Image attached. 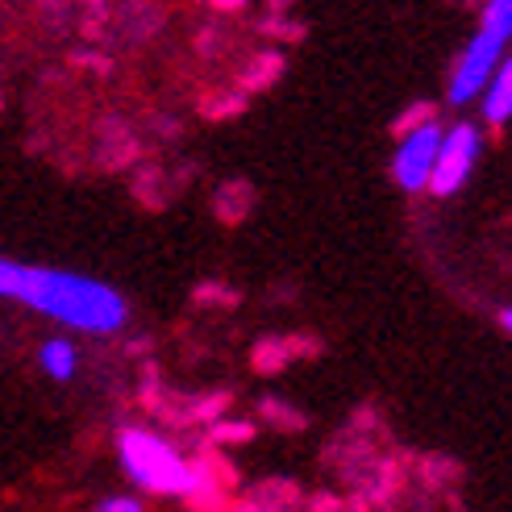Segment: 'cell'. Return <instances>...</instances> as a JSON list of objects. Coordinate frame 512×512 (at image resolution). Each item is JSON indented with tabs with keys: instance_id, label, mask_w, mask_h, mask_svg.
Segmentation results:
<instances>
[{
	"instance_id": "15",
	"label": "cell",
	"mask_w": 512,
	"mask_h": 512,
	"mask_svg": "<svg viewBox=\"0 0 512 512\" xmlns=\"http://www.w3.org/2000/svg\"><path fill=\"white\" fill-rule=\"evenodd\" d=\"M259 417H263V421H271L279 433H300L304 425H309V417H304L300 408H292L288 400H279V396L259 400Z\"/></svg>"
},
{
	"instance_id": "22",
	"label": "cell",
	"mask_w": 512,
	"mask_h": 512,
	"mask_svg": "<svg viewBox=\"0 0 512 512\" xmlns=\"http://www.w3.org/2000/svg\"><path fill=\"white\" fill-rule=\"evenodd\" d=\"M38 17L50 25L55 34H63V30H71V0H38Z\"/></svg>"
},
{
	"instance_id": "24",
	"label": "cell",
	"mask_w": 512,
	"mask_h": 512,
	"mask_svg": "<svg viewBox=\"0 0 512 512\" xmlns=\"http://www.w3.org/2000/svg\"><path fill=\"white\" fill-rule=\"evenodd\" d=\"M192 296H196V304H225V309H229V304H238V300H242L234 288L217 284V279H209V284H200Z\"/></svg>"
},
{
	"instance_id": "2",
	"label": "cell",
	"mask_w": 512,
	"mask_h": 512,
	"mask_svg": "<svg viewBox=\"0 0 512 512\" xmlns=\"http://www.w3.org/2000/svg\"><path fill=\"white\" fill-rule=\"evenodd\" d=\"M121 463L130 471V479H138L142 488L155 496H188L192 492L188 458H179L175 446H167L163 438H155V433H146V429L121 433Z\"/></svg>"
},
{
	"instance_id": "30",
	"label": "cell",
	"mask_w": 512,
	"mask_h": 512,
	"mask_svg": "<svg viewBox=\"0 0 512 512\" xmlns=\"http://www.w3.org/2000/svg\"><path fill=\"white\" fill-rule=\"evenodd\" d=\"M80 5H84V9H109L105 0H80Z\"/></svg>"
},
{
	"instance_id": "8",
	"label": "cell",
	"mask_w": 512,
	"mask_h": 512,
	"mask_svg": "<svg viewBox=\"0 0 512 512\" xmlns=\"http://www.w3.org/2000/svg\"><path fill=\"white\" fill-rule=\"evenodd\" d=\"M300 504H304V492L292 479H263L250 492L234 496V508H300Z\"/></svg>"
},
{
	"instance_id": "1",
	"label": "cell",
	"mask_w": 512,
	"mask_h": 512,
	"mask_svg": "<svg viewBox=\"0 0 512 512\" xmlns=\"http://www.w3.org/2000/svg\"><path fill=\"white\" fill-rule=\"evenodd\" d=\"M0 296H13L63 325L88 329V334H113L125 325V300L113 288L50 267H21L0 259Z\"/></svg>"
},
{
	"instance_id": "20",
	"label": "cell",
	"mask_w": 512,
	"mask_h": 512,
	"mask_svg": "<svg viewBox=\"0 0 512 512\" xmlns=\"http://www.w3.org/2000/svg\"><path fill=\"white\" fill-rule=\"evenodd\" d=\"M42 367L55 375V379H71V371H75V350H71L67 342H46V346H42Z\"/></svg>"
},
{
	"instance_id": "13",
	"label": "cell",
	"mask_w": 512,
	"mask_h": 512,
	"mask_svg": "<svg viewBox=\"0 0 512 512\" xmlns=\"http://www.w3.org/2000/svg\"><path fill=\"white\" fill-rule=\"evenodd\" d=\"M134 167H138V163H134ZM134 196L146 204V209H163V204L171 200V196H167V171L155 167V163L138 167V175H134Z\"/></svg>"
},
{
	"instance_id": "26",
	"label": "cell",
	"mask_w": 512,
	"mask_h": 512,
	"mask_svg": "<svg viewBox=\"0 0 512 512\" xmlns=\"http://www.w3.org/2000/svg\"><path fill=\"white\" fill-rule=\"evenodd\" d=\"M100 508H105V512H138L142 500H125V496H117V500H100Z\"/></svg>"
},
{
	"instance_id": "17",
	"label": "cell",
	"mask_w": 512,
	"mask_h": 512,
	"mask_svg": "<svg viewBox=\"0 0 512 512\" xmlns=\"http://www.w3.org/2000/svg\"><path fill=\"white\" fill-rule=\"evenodd\" d=\"M229 392H213V396H200V400H188V408H184V425L192 429V425H204V421H217L225 408H229Z\"/></svg>"
},
{
	"instance_id": "28",
	"label": "cell",
	"mask_w": 512,
	"mask_h": 512,
	"mask_svg": "<svg viewBox=\"0 0 512 512\" xmlns=\"http://www.w3.org/2000/svg\"><path fill=\"white\" fill-rule=\"evenodd\" d=\"M209 5H213L217 13H242V9L250 5V0H209Z\"/></svg>"
},
{
	"instance_id": "7",
	"label": "cell",
	"mask_w": 512,
	"mask_h": 512,
	"mask_svg": "<svg viewBox=\"0 0 512 512\" xmlns=\"http://www.w3.org/2000/svg\"><path fill=\"white\" fill-rule=\"evenodd\" d=\"M254 184L250 179H225V184L213 192V213H217V221L221 225H242L246 217H250V209H254Z\"/></svg>"
},
{
	"instance_id": "14",
	"label": "cell",
	"mask_w": 512,
	"mask_h": 512,
	"mask_svg": "<svg viewBox=\"0 0 512 512\" xmlns=\"http://www.w3.org/2000/svg\"><path fill=\"white\" fill-rule=\"evenodd\" d=\"M508 113H512V63L504 59L496 84H492V92H488V100H483V117H488L496 130H500V125L508 121Z\"/></svg>"
},
{
	"instance_id": "12",
	"label": "cell",
	"mask_w": 512,
	"mask_h": 512,
	"mask_svg": "<svg viewBox=\"0 0 512 512\" xmlns=\"http://www.w3.org/2000/svg\"><path fill=\"white\" fill-rule=\"evenodd\" d=\"M159 25H163V13L155 5H146V0H130V5L121 9L125 38H150V34H159Z\"/></svg>"
},
{
	"instance_id": "11",
	"label": "cell",
	"mask_w": 512,
	"mask_h": 512,
	"mask_svg": "<svg viewBox=\"0 0 512 512\" xmlns=\"http://www.w3.org/2000/svg\"><path fill=\"white\" fill-rule=\"evenodd\" d=\"M296 363L292 358V346H288V338H263V342H254V350H250V367L259 371V375H279V371H288Z\"/></svg>"
},
{
	"instance_id": "18",
	"label": "cell",
	"mask_w": 512,
	"mask_h": 512,
	"mask_svg": "<svg viewBox=\"0 0 512 512\" xmlns=\"http://www.w3.org/2000/svg\"><path fill=\"white\" fill-rule=\"evenodd\" d=\"M213 429H209V438L204 442H213V446H246V442H254V429L250 421H209Z\"/></svg>"
},
{
	"instance_id": "27",
	"label": "cell",
	"mask_w": 512,
	"mask_h": 512,
	"mask_svg": "<svg viewBox=\"0 0 512 512\" xmlns=\"http://www.w3.org/2000/svg\"><path fill=\"white\" fill-rule=\"evenodd\" d=\"M304 504H309V508H342L346 500H338V496H329V492H317L313 500H304Z\"/></svg>"
},
{
	"instance_id": "3",
	"label": "cell",
	"mask_w": 512,
	"mask_h": 512,
	"mask_svg": "<svg viewBox=\"0 0 512 512\" xmlns=\"http://www.w3.org/2000/svg\"><path fill=\"white\" fill-rule=\"evenodd\" d=\"M508 21H512V0H488V13H483V30L479 38L467 46L463 63H458V75L450 84V100L454 105H463V100H471V92L483 88V80H488V71L496 67L500 59V46L508 38Z\"/></svg>"
},
{
	"instance_id": "19",
	"label": "cell",
	"mask_w": 512,
	"mask_h": 512,
	"mask_svg": "<svg viewBox=\"0 0 512 512\" xmlns=\"http://www.w3.org/2000/svg\"><path fill=\"white\" fill-rule=\"evenodd\" d=\"M438 117V105H433V100H417V105H408L396 121H392V134L396 138H404V134H413V130H421L425 121H433Z\"/></svg>"
},
{
	"instance_id": "4",
	"label": "cell",
	"mask_w": 512,
	"mask_h": 512,
	"mask_svg": "<svg viewBox=\"0 0 512 512\" xmlns=\"http://www.w3.org/2000/svg\"><path fill=\"white\" fill-rule=\"evenodd\" d=\"M475 155H479V130H475V125H467V121L454 125V130L438 142V155H433L425 188L433 196H454L458 188H463V179L471 175Z\"/></svg>"
},
{
	"instance_id": "21",
	"label": "cell",
	"mask_w": 512,
	"mask_h": 512,
	"mask_svg": "<svg viewBox=\"0 0 512 512\" xmlns=\"http://www.w3.org/2000/svg\"><path fill=\"white\" fill-rule=\"evenodd\" d=\"M259 34H271V38H284V42H300L304 34H309V30H304V25L300 21H288L284 13H267L263 21H259Z\"/></svg>"
},
{
	"instance_id": "5",
	"label": "cell",
	"mask_w": 512,
	"mask_h": 512,
	"mask_svg": "<svg viewBox=\"0 0 512 512\" xmlns=\"http://www.w3.org/2000/svg\"><path fill=\"white\" fill-rule=\"evenodd\" d=\"M438 142H442L438 121H425L421 130H413V134L404 138L400 155H396V163H392V175H396V184H400L404 192H421V188H425L429 167H433V155H438Z\"/></svg>"
},
{
	"instance_id": "6",
	"label": "cell",
	"mask_w": 512,
	"mask_h": 512,
	"mask_svg": "<svg viewBox=\"0 0 512 512\" xmlns=\"http://www.w3.org/2000/svg\"><path fill=\"white\" fill-rule=\"evenodd\" d=\"M138 155H142V142H138V134L121 117H109L105 125H100V167H105V171L134 167Z\"/></svg>"
},
{
	"instance_id": "16",
	"label": "cell",
	"mask_w": 512,
	"mask_h": 512,
	"mask_svg": "<svg viewBox=\"0 0 512 512\" xmlns=\"http://www.w3.org/2000/svg\"><path fill=\"white\" fill-rule=\"evenodd\" d=\"M413 463H417V475L429 483V488H442V483H458L463 479V467L454 463V458H438V454H413Z\"/></svg>"
},
{
	"instance_id": "9",
	"label": "cell",
	"mask_w": 512,
	"mask_h": 512,
	"mask_svg": "<svg viewBox=\"0 0 512 512\" xmlns=\"http://www.w3.org/2000/svg\"><path fill=\"white\" fill-rule=\"evenodd\" d=\"M284 67H288V59L275 55V50H267V55H254V59H246V67H238V88L246 96L267 92L271 84L284 80Z\"/></svg>"
},
{
	"instance_id": "29",
	"label": "cell",
	"mask_w": 512,
	"mask_h": 512,
	"mask_svg": "<svg viewBox=\"0 0 512 512\" xmlns=\"http://www.w3.org/2000/svg\"><path fill=\"white\" fill-rule=\"evenodd\" d=\"M292 0H267V13H288Z\"/></svg>"
},
{
	"instance_id": "10",
	"label": "cell",
	"mask_w": 512,
	"mask_h": 512,
	"mask_svg": "<svg viewBox=\"0 0 512 512\" xmlns=\"http://www.w3.org/2000/svg\"><path fill=\"white\" fill-rule=\"evenodd\" d=\"M250 109V96L242 88H213L200 96V117L204 121H234Z\"/></svg>"
},
{
	"instance_id": "25",
	"label": "cell",
	"mask_w": 512,
	"mask_h": 512,
	"mask_svg": "<svg viewBox=\"0 0 512 512\" xmlns=\"http://www.w3.org/2000/svg\"><path fill=\"white\" fill-rule=\"evenodd\" d=\"M71 63H75V67H88V71H109V67H113L109 55H96V50H75Z\"/></svg>"
},
{
	"instance_id": "23",
	"label": "cell",
	"mask_w": 512,
	"mask_h": 512,
	"mask_svg": "<svg viewBox=\"0 0 512 512\" xmlns=\"http://www.w3.org/2000/svg\"><path fill=\"white\" fill-rule=\"evenodd\" d=\"M196 50H200L204 59H217V55H225V50H229V38H225L221 25H204L200 38H196Z\"/></svg>"
}]
</instances>
